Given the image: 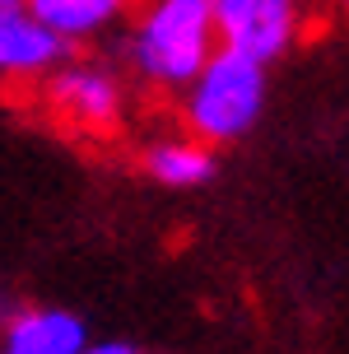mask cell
<instances>
[{
  "instance_id": "1",
  "label": "cell",
  "mask_w": 349,
  "mask_h": 354,
  "mask_svg": "<svg viewBox=\"0 0 349 354\" xmlns=\"http://www.w3.org/2000/svg\"><path fill=\"white\" fill-rule=\"evenodd\" d=\"M187 136L205 145H233L252 136L265 112V66L233 47H214L187 88Z\"/></svg>"
},
{
  "instance_id": "2",
  "label": "cell",
  "mask_w": 349,
  "mask_h": 354,
  "mask_svg": "<svg viewBox=\"0 0 349 354\" xmlns=\"http://www.w3.org/2000/svg\"><path fill=\"white\" fill-rule=\"evenodd\" d=\"M219 47L209 0H154L135 24L131 61L158 88H187Z\"/></svg>"
},
{
  "instance_id": "3",
  "label": "cell",
  "mask_w": 349,
  "mask_h": 354,
  "mask_svg": "<svg viewBox=\"0 0 349 354\" xmlns=\"http://www.w3.org/2000/svg\"><path fill=\"white\" fill-rule=\"evenodd\" d=\"M47 80V107L56 117L84 136H107L117 131L126 107V88L117 80V71H107L98 61H61L56 71L42 75Z\"/></svg>"
},
{
  "instance_id": "4",
  "label": "cell",
  "mask_w": 349,
  "mask_h": 354,
  "mask_svg": "<svg viewBox=\"0 0 349 354\" xmlns=\"http://www.w3.org/2000/svg\"><path fill=\"white\" fill-rule=\"evenodd\" d=\"M219 47L256 56L261 66L279 61L298 37V0H209Z\"/></svg>"
},
{
  "instance_id": "5",
  "label": "cell",
  "mask_w": 349,
  "mask_h": 354,
  "mask_svg": "<svg viewBox=\"0 0 349 354\" xmlns=\"http://www.w3.org/2000/svg\"><path fill=\"white\" fill-rule=\"evenodd\" d=\"M70 42L56 37L42 19H33L23 5H0V75L37 80L66 61Z\"/></svg>"
},
{
  "instance_id": "6",
  "label": "cell",
  "mask_w": 349,
  "mask_h": 354,
  "mask_svg": "<svg viewBox=\"0 0 349 354\" xmlns=\"http://www.w3.org/2000/svg\"><path fill=\"white\" fill-rule=\"evenodd\" d=\"M5 345L19 354H79L88 331L66 308H19L5 317Z\"/></svg>"
},
{
  "instance_id": "7",
  "label": "cell",
  "mask_w": 349,
  "mask_h": 354,
  "mask_svg": "<svg viewBox=\"0 0 349 354\" xmlns=\"http://www.w3.org/2000/svg\"><path fill=\"white\" fill-rule=\"evenodd\" d=\"M214 145L196 140V136H168V140H154L144 149V173L154 177L158 187H173V192H191V187H205L214 177Z\"/></svg>"
},
{
  "instance_id": "8",
  "label": "cell",
  "mask_w": 349,
  "mask_h": 354,
  "mask_svg": "<svg viewBox=\"0 0 349 354\" xmlns=\"http://www.w3.org/2000/svg\"><path fill=\"white\" fill-rule=\"evenodd\" d=\"M23 10L33 19H42L56 37L84 42V37L112 28L131 10V0H23Z\"/></svg>"
},
{
  "instance_id": "9",
  "label": "cell",
  "mask_w": 349,
  "mask_h": 354,
  "mask_svg": "<svg viewBox=\"0 0 349 354\" xmlns=\"http://www.w3.org/2000/svg\"><path fill=\"white\" fill-rule=\"evenodd\" d=\"M79 354H135L126 340H98V345H84Z\"/></svg>"
},
{
  "instance_id": "10",
  "label": "cell",
  "mask_w": 349,
  "mask_h": 354,
  "mask_svg": "<svg viewBox=\"0 0 349 354\" xmlns=\"http://www.w3.org/2000/svg\"><path fill=\"white\" fill-rule=\"evenodd\" d=\"M335 5H340V10H345V15H349V0H335Z\"/></svg>"
},
{
  "instance_id": "11",
  "label": "cell",
  "mask_w": 349,
  "mask_h": 354,
  "mask_svg": "<svg viewBox=\"0 0 349 354\" xmlns=\"http://www.w3.org/2000/svg\"><path fill=\"white\" fill-rule=\"evenodd\" d=\"M0 354H19V350H10V345H5V350H0Z\"/></svg>"
},
{
  "instance_id": "12",
  "label": "cell",
  "mask_w": 349,
  "mask_h": 354,
  "mask_svg": "<svg viewBox=\"0 0 349 354\" xmlns=\"http://www.w3.org/2000/svg\"><path fill=\"white\" fill-rule=\"evenodd\" d=\"M0 5H15V0H0Z\"/></svg>"
}]
</instances>
